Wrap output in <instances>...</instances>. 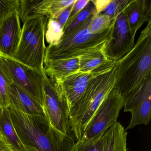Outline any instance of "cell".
<instances>
[{"label": "cell", "instance_id": "obj_26", "mask_svg": "<svg viewBox=\"0 0 151 151\" xmlns=\"http://www.w3.org/2000/svg\"><path fill=\"white\" fill-rule=\"evenodd\" d=\"M20 0H0V25L9 16L17 11Z\"/></svg>", "mask_w": 151, "mask_h": 151}, {"label": "cell", "instance_id": "obj_6", "mask_svg": "<svg viewBox=\"0 0 151 151\" xmlns=\"http://www.w3.org/2000/svg\"><path fill=\"white\" fill-rule=\"evenodd\" d=\"M50 124L63 134L70 135V113L62 81L48 77L45 74L42 105Z\"/></svg>", "mask_w": 151, "mask_h": 151}, {"label": "cell", "instance_id": "obj_18", "mask_svg": "<svg viewBox=\"0 0 151 151\" xmlns=\"http://www.w3.org/2000/svg\"><path fill=\"white\" fill-rule=\"evenodd\" d=\"M13 79L0 58V118L9 106V89Z\"/></svg>", "mask_w": 151, "mask_h": 151}, {"label": "cell", "instance_id": "obj_3", "mask_svg": "<svg viewBox=\"0 0 151 151\" xmlns=\"http://www.w3.org/2000/svg\"><path fill=\"white\" fill-rule=\"evenodd\" d=\"M117 61L98 73L89 81L83 94L70 117V129L81 139L92 118L109 93L114 88Z\"/></svg>", "mask_w": 151, "mask_h": 151}, {"label": "cell", "instance_id": "obj_23", "mask_svg": "<svg viewBox=\"0 0 151 151\" xmlns=\"http://www.w3.org/2000/svg\"><path fill=\"white\" fill-rule=\"evenodd\" d=\"M103 135L87 140H78L75 143L73 151H102Z\"/></svg>", "mask_w": 151, "mask_h": 151}, {"label": "cell", "instance_id": "obj_19", "mask_svg": "<svg viewBox=\"0 0 151 151\" xmlns=\"http://www.w3.org/2000/svg\"><path fill=\"white\" fill-rule=\"evenodd\" d=\"M106 51L93 52L79 57V71L89 73L109 60Z\"/></svg>", "mask_w": 151, "mask_h": 151}, {"label": "cell", "instance_id": "obj_25", "mask_svg": "<svg viewBox=\"0 0 151 151\" xmlns=\"http://www.w3.org/2000/svg\"><path fill=\"white\" fill-rule=\"evenodd\" d=\"M129 1L130 0H112L107 7L101 14L107 16L112 20H115L123 12Z\"/></svg>", "mask_w": 151, "mask_h": 151}, {"label": "cell", "instance_id": "obj_9", "mask_svg": "<svg viewBox=\"0 0 151 151\" xmlns=\"http://www.w3.org/2000/svg\"><path fill=\"white\" fill-rule=\"evenodd\" d=\"M124 110L131 114L126 130L140 124L147 125L151 116V78L124 100Z\"/></svg>", "mask_w": 151, "mask_h": 151}, {"label": "cell", "instance_id": "obj_2", "mask_svg": "<svg viewBox=\"0 0 151 151\" xmlns=\"http://www.w3.org/2000/svg\"><path fill=\"white\" fill-rule=\"evenodd\" d=\"M151 78V21L132 49L117 61L114 88L124 99Z\"/></svg>", "mask_w": 151, "mask_h": 151}, {"label": "cell", "instance_id": "obj_8", "mask_svg": "<svg viewBox=\"0 0 151 151\" xmlns=\"http://www.w3.org/2000/svg\"><path fill=\"white\" fill-rule=\"evenodd\" d=\"M124 99L115 88L109 93L87 125L81 139H91L102 135L109 127L117 122Z\"/></svg>", "mask_w": 151, "mask_h": 151}, {"label": "cell", "instance_id": "obj_22", "mask_svg": "<svg viewBox=\"0 0 151 151\" xmlns=\"http://www.w3.org/2000/svg\"><path fill=\"white\" fill-rule=\"evenodd\" d=\"M95 14H96V11L95 6L91 0H90L87 5L78 14L76 19L72 22V23L66 29L63 31V37L66 36L70 33L77 27L84 22L91 16Z\"/></svg>", "mask_w": 151, "mask_h": 151}, {"label": "cell", "instance_id": "obj_11", "mask_svg": "<svg viewBox=\"0 0 151 151\" xmlns=\"http://www.w3.org/2000/svg\"><path fill=\"white\" fill-rule=\"evenodd\" d=\"M113 61L109 60L89 73L78 71L70 75L63 80V86L68 104L70 117L85 91L90 80L95 75L109 67Z\"/></svg>", "mask_w": 151, "mask_h": 151}, {"label": "cell", "instance_id": "obj_5", "mask_svg": "<svg viewBox=\"0 0 151 151\" xmlns=\"http://www.w3.org/2000/svg\"><path fill=\"white\" fill-rule=\"evenodd\" d=\"M47 20L45 17H40L24 23L20 43L12 58L29 67L44 69Z\"/></svg>", "mask_w": 151, "mask_h": 151}, {"label": "cell", "instance_id": "obj_32", "mask_svg": "<svg viewBox=\"0 0 151 151\" xmlns=\"http://www.w3.org/2000/svg\"><path fill=\"white\" fill-rule=\"evenodd\" d=\"M4 55L1 53V52L0 51V57H1V56H4Z\"/></svg>", "mask_w": 151, "mask_h": 151}, {"label": "cell", "instance_id": "obj_17", "mask_svg": "<svg viewBox=\"0 0 151 151\" xmlns=\"http://www.w3.org/2000/svg\"><path fill=\"white\" fill-rule=\"evenodd\" d=\"M0 130L16 151H27L13 126L8 109L5 110L0 118Z\"/></svg>", "mask_w": 151, "mask_h": 151}, {"label": "cell", "instance_id": "obj_21", "mask_svg": "<svg viewBox=\"0 0 151 151\" xmlns=\"http://www.w3.org/2000/svg\"><path fill=\"white\" fill-rule=\"evenodd\" d=\"M76 0H46V17L47 19H56L62 12Z\"/></svg>", "mask_w": 151, "mask_h": 151}, {"label": "cell", "instance_id": "obj_31", "mask_svg": "<svg viewBox=\"0 0 151 151\" xmlns=\"http://www.w3.org/2000/svg\"><path fill=\"white\" fill-rule=\"evenodd\" d=\"M0 139H5V140H6V138L4 137V135L2 134V132H1V130H0Z\"/></svg>", "mask_w": 151, "mask_h": 151}, {"label": "cell", "instance_id": "obj_15", "mask_svg": "<svg viewBox=\"0 0 151 151\" xmlns=\"http://www.w3.org/2000/svg\"><path fill=\"white\" fill-rule=\"evenodd\" d=\"M79 57L68 59L46 60L44 70L48 77L62 81L64 78L79 70Z\"/></svg>", "mask_w": 151, "mask_h": 151}, {"label": "cell", "instance_id": "obj_27", "mask_svg": "<svg viewBox=\"0 0 151 151\" xmlns=\"http://www.w3.org/2000/svg\"><path fill=\"white\" fill-rule=\"evenodd\" d=\"M90 0H76L74 3L72 11L68 19L64 26V30L66 29L76 17L78 15L80 12L87 5Z\"/></svg>", "mask_w": 151, "mask_h": 151}, {"label": "cell", "instance_id": "obj_4", "mask_svg": "<svg viewBox=\"0 0 151 151\" xmlns=\"http://www.w3.org/2000/svg\"><path fill=\"white\" fill-rule=\"evenodd\" d=\"M94 15L70 33L63 37L57 45H48L46 49L45 60L71 59L93 52L106 51L113 38L116 19L103 32L93 34L90 32L89 26Z\"/></svg>", "mask_w": 151, "mask_h": 151}, {"label": "cell", "instance_id": "obj_7", "mask_svg": "<svg viewBox=\"0 0 151 151\" xmlns=\"http://www.w3.org/2000/svg\"><path fill=\"white\" fill-rule=\"evenodd\" d=\"M0 58L14 83L42 106L45 76L44 69L29 67L5 55Z\"/></svg>", "mask_w": 151, "mask_h": 151}, {"label": "cell", "instance_id": "obj_29", "mask_svg": "<svg viewBox=\"0 0 151 151\" xmlns=\"http://www.w3.org/2000/svg\"><path fill=\"white\" fill-rule=\"evenodd\" d=\"M96 9V14L103 12L111 2L112 0H91Z\"/></svg>", "mask_w": 151, "mask_h": 151}, {"label": "cell", "instance_id": "obj_10", "mask_svg": "<svg viewBox=\"0 0 151 151\" xmlns=\"http://www.w3.org/2000/svg\"><path fill=\"white\" fill-rule=\"evenodd\" d=\"M135 44V37L132 34L123 11L116 19L113 38L106 49V55L109 60L117 61L128 54Z\"/></svg>", "mask_w": 151, "mask_h": 151}, {"label": "cell", "instance_id": "obj_13", "mask_svg": "<svg viewBox=\"0 0 151 151\" xmlns=\"http://www.w3.org/2000/svg\"><path fill=\"white\" fill-rule=\"evenodd\" d=\"M124 12L132 34L135 37L143 24L151 21V0H130Z\"/></svg>", "mask_w": 151, "mask_h": 151}, {"label": "cell", "instance_id": "obj_1", "mask_svg": "<svg viewBox=\"0 0 151 151\" xmlns=\"http://www.w3.org/2000/svg\"><path fill=\"white\" fill-rule=\"evenodd\" d=\"M13 126L27 151H73L70 135L54 128L45 116L27 114L9 106Z\"/></svg>", "mask_w": 151, "mask_h": 151}, {"label": "cell", "instance_id": "obj_14", "mask_svg": "<svg viewBox=\"0 0 151 151\" xmlns=\"http://www.w3.org/2000/svg\"><path fill=\"white\" fill-rule=\"evenodd\" d=\"M9 106L27 114L45 116L38 102L15 83L9 89Z\"/></svg>", "mask_w": 151, "mask_h": 151}, {"label": "cell", "instance_id": "obj_20", "mask_svg": "<svg viewBox=\"0 0 151 151\" xmlns=\"http://www.w3.org/2000/svg\"><path fill=\"white\" fill-rule=\"evenodd\" d=\"M63 35V29L55 19L47 20L45 39L50 46L57 45Z\"/></svg>", "mask_w": 151, "mask_h": 151}, {"label": "cell", "instance_id": "obj_12", "mask_svg": "<svg viewBox=\"0 0 151 151\" xmlns=\"http://www.w3.org/2000/svg\"><path fill=\"white\" fill-rule=\"evenodd\" d=\"M22 33L21 21L17 10L0 25V51L4 55L14 57L19 46Z\"/></svg>", "mask_w": 151, "mask_h": 151}, {"label": "cell", "instance_id": "obj_16", "mask_svg": "<svg viewBox=\"0 0 151 151\" xmlns=\"http://www.w3.org/2000/svg\"><path fill=\"white\" fill-rule=\"evenodd\" d=\"M127 134L120 122L114 124L103 134L102 151H127Z\"/></svg>", "mask_w": 151, "mask_h": 151}, {"label": "cell", "instance_id": "obj_30", "mask_svg": "<svg viewBox=\"0 0 151 151\" xmlns=\"http://www.w3.org/2000/svg\"><path fill=\"white\" fill-rule=\"evenodd\" d=\"M0 151H16L5 139H0Z\"/></svg>", "mask_w": 151, "mask_h": 151}, {"label": "cell", "instance_id": "obj_24", "mask_svg": "<svg viewBox=\"0 0 151 151\" xmlns=\"http://www.w3.org/2000/svg\"><path fill=\"white\" fill-rule=\"evenodd\" d=\"M113 20L109 17L102 14H95L89 26L90 32L93 34L101 33L111 25Z\"/></svg>", "mask_w": 151, "mask_h": 151}, {"label": "cell", "instance_id": "obj_28", "mask_svg": "<svg viewBox=\"0 0 151 151\" xmlns=\"http://www.w3.org/2000/svg\"><path fill=\"white\" fill-rule=\"evenodd\" d=\"M74 4V3L65 9L58 17V18L55 19L59 22V23L61 25L63 29H64V26H65V24L68 19L70 15V13L72 11Z\"/></svg>", "mask_w": 151, "mask_h": 151}]
</instances>
